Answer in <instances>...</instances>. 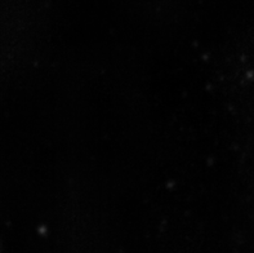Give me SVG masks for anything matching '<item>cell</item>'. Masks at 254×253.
Masks as SVG:
<instances>
[]
</instances>
